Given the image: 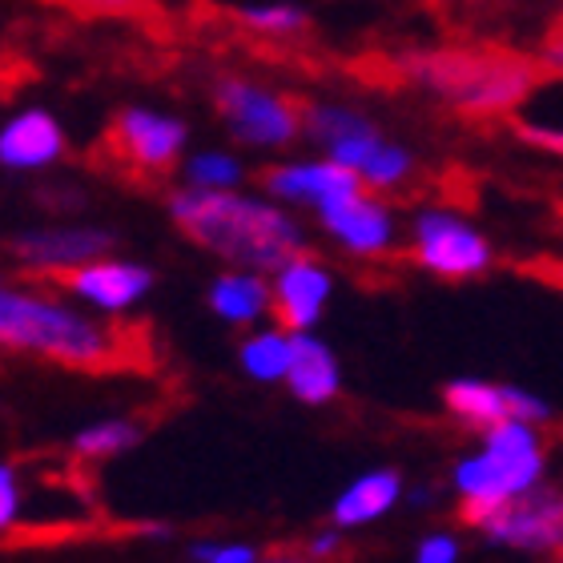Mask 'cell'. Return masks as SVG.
Instances as JSON below:
<instances>
[{
  "label": "cell",
  "instance_id": "6da1fadb",
  "mask_svg": "<svg viewBox=\"0 0 563 563\" xmlns=\"http://www.w3.org/2000/svg\"><path fill=\"white\" fill-rule=\"evenodd\" d=\"M0 351H21L93 378H150L165 354L145 318H81L36 294L0 290Z\"/></svg>",
  "mask_w": 563,
  "mask_h": 563
},
{
  "label": "cell",
  "instance_id": "7a4b0ae2",
  "mask_svg": "<svg viewBox=\"0 0 563 563\" xmlns=\"http://www.w3.org/2000/svg\"><path fill=\"white\" fill-rule=\"evenodd\" d=\"M399 73L402 85L431 89L459 121H511L516 106H523L540 85L552 81L540 57L495 41L402 53Z\"/></svg>",
  "mask_w": 563,
  "mask_h": 563
},
{
  "label": "cell",
  "instance_id": "3957f363",
  "mask_svg": "<svg viewBox=\"0 0 563 563\" xmlns=\"http://www.w3.org/2000/svg\"><path fill=\"white\" fill-rule=\"evenodd\" d=\"M174 222L189 242L230 262H242L250 271H290L298 262H310V250L298 242L278 210L254 206L222 189L177 194Z\"/></svg>",
  "mask_w": 563,
  "mask_h": 563
},
{
  "label": "cell",
  "instance_id": "277c9868",
  "mask_svg": "<svg viewBox=\"0 0 563 563\" xmlns=\"http://www.w3.org/2000/svg\"><path fill=\"white\" fill-rule=\"evenodd\" d=\"M186 130L177 121L153 118L141 109L113 113L101 137L89 145V169L125 189H162L181 153Z\"/></svg>",
  "mask_w": 563,
  "mask_h": 563
},
{
  "label": "cell",
  "instance_id": "5b68a950",
  "mask_svg": "<svg viewBox=\"0 0 563 563\" xmlns=\"http://www.w3.org/2000/svg\"><path fill=\"white\" fill-rule=\"evenodd\" d=\"M213 106L230 121V130L254 145H282L298 130H306L310 101L302 93H262L254 85L222 77L213 85Z\"/></svg>",
  "mask_w": 563,
  "mask_h": 563
},
{
  "label": "cell",
  "instance_id": "8992f818",
  "mask_svg": "<svg viewBox=\"0 0 563 563\" xmlns=\"http://www.w3.org/2000/svg\"><path fill=\"white\" fill-rule=\"evenodd\" d=\"M487 439H492L487 455L471 459V463L459 467V487L467 495H495V499L519 495L536 475H540L536 439H531L528 427H519L516 419L492 427Z\"/></svg>",
  "mask_w": 563,
  "mask_h": 563
},
{
  "label": "cell",
  "instance_id": "52a82bcc",
  "mask_svg": "<svg viewBox=\"0 0 563 563\" xmlns=\"http://www.w3.org/2000/svg\"><path fill=\"white\" fill-rule=\"evenodd\" d=\"M16 282H29L36 290H73L93 298L106 310H121L133 298L150 290V271L141 266H121V262H45V266H29V271L12 274Z\"/></svg>",
  "mask_w": 563,
  "mask_h": 563
},
{
  "label": "cell",
  "instance_id": "ba28073f",
  "mask_svg": "<svg viewBox=\"0 0 563 563\" xmlns=\"http://www.w3.org/2000/svg\"><path fill=\"white\" fill-rule=\"evenodd\" d=\"M483 531L495 536L499 543L563 555V495L560 492L507 495Z\"/></svg>",
  "mask_w": 563,
  "mask_h": 563
},
{
  "label": "cell",
  "instance_id": "9c48e42d",
  "mask_svg": "<svg viewBox=\"0 0 563 563\" xmlns=\"http://www.w3.org/2000/svg\"><path fill=\"white\" fill-rule=\"evenodd\" d=\"M411 258L427 271L443 274V278H467V274H479L487 266V242L451 218L431 213L419 222V246Z\"/></svg>",
  "mask_w": 563,
  "mask_h": 563
},
{
  "label": "cell",
  "instance_id": "30bf717a",
  "mask_svg": "<svg viewBox=\"0 0 563 563\" xmlns=\"http://www.w3.org/2000/svg\"><path fill=\"white\" fill-rule=\"evenodd\" d=\"M258 181L274 194H286V198H302L322 206L327 198H339V194H354V189H366L363 174L351 169L342 162L327 165H266L258 169Z\"/></svg>",
  "mask_w": 563,
  "mask_h": 563
},
{
  "label": "cell",
  "instance_id": "8fae6325",
  "mask_svg": "<svg viewBox=\"0 0 563 563\" xmlns=\"http://www.w3.org/2000/svg\"><path fill=\"white\" fill-rule=\"evenodd\" d=\"M318 210H322V222H327L346 246L358 250V254H375V250H383V242H387V213L375 206V194H371V189H354V194L327 198Z\"/></svg>",
  "mask_w": 563,
  "mask_h": 563
},
{
  "label": "cell",
  "instance_id": "7c38bea8",
  "mask_svg": "<svg viewBox=\"0 0 563 563\" xmlns=\"http://www.w3.org/2000/svg\"><path fill=\"white\" fill-rule=\"evenodd\" d=\"M446 407L459 415V419L475 422V427H499V422L511 419H540L543 407L519 390H499V387H483V383H455V387L443 390Z\"/></svg>",
  "mask_w": 563,
  "mask_h": 563
},
{
  "label": "cell",
  "instance_id": "4fadbf2b",
  "mask_svg": "<svg viewBox=\"0 0 563 563\" xmlns=\"http://www.w3.org/2000/svg\"><path fill=\"white\" fill-rule=\"evenodd\" d=\"M330 282L314 262H298L290 271H282L278 286L271 294V314L286 334H298L318 318V306L327 298Z\"/></svg>",
  "mask_w": 563,
  "mask_h": 563
},
{
  "label": "cell",
  "instance_id": "5bb4252c",
  "mask_svg": "<svg viewBox=\"0 0 563 563\" xmlns=\"http://www.w3.org/2000/svg\"><path fill=\"white\" fill-rule=\"evenodd\" d=\"M60 153V130L48 113H29L0 133V162L4 165H45Z\"/></svg>",
  "mask_w": 563,
  "mask_h": 563
},
{
  "label": "cell",
  "instance_id": "9a60e30c",
  "mask_svg": "<svg viewBox=\"0 0 563 563\" xmlns=\"http://www.w3.org/2000/svg\"><path fill=\"white\" fill-rule=\"evenodd\" d=\"M286 378H290L294 395L306 402H327L330 395L339 390L334 358L310 339H290V366H286Z\"/></svg>",
  "mask_w": 563,
  "mask_h": 563
},
{
  "label": "cell",
  "instance_id": "2e32d148",
  "mask_svg": "<svg viewBox=\"0 0 563 563\" xmlns=\"http://www.w3.org/2000/svg\"><path fill=\"white\" fill-rule=\"evenodd\" d=\"M45 4L69 12L77 21H125L153 33H165V24H174L157 0H45Z\"/></svg>",
  "mask_w": 563,
  "mask_h": 563
},
{
  "label": "cell",
  "instance_id": "e0dca14e",
  "mask_svg": "<svg viewBox=\"0 0 563 563\" xmlns=\"http://www.w3.org/2000/svg\"><path fill=\"white\" fill-rule=\"evenodd\" d=\"M395 495H399V479L383 471V475H366L363 483H354L351 492L339 499V511L334 519L339 523H366V519L383 516L390 504H395Z\"/></svg>",
  "mask_w": 563,
  "mask_h": 563
},
{
  "label": "cell",
  "instance_id": "ac0fdd59",
  "mask_svg": "<svg viewBox=\"0 0 563 563\" xmlns=\"http://www.w3.org/2000/svg\"><path fill=\"white\" fill-rule=\"evenodd\" d=\"M106 234H33L9 242L12 254L24 258H48V262H73V258H93L97 250H106Z\"/></svg>",
  "mask_w": 563,
  "mask_h": 563
},
{
  "label": "cell",
  "instance_id": "d6986e66",
  "mask_svg": "<svg viewBox=\"0 0 563 563\" xmlns=\"http://www.w3.org/2000/svg\"><path fill=\"white\" fill-rule=\"evenodd\" d=\"M210 302L218 314L234 318V322H246V318L258 314L262 306H271V294H266V286L254 278H222L218 286H213Z\"/></svg>",
  "mask_w": 563,
  "mask_h": 563
},
{
  "label": "cell",
  "instance_id": "ffe728a7",
  "mask_svg": "<svg viewBox=\"0 0 563 563\" xmlns=\"http://www.w3.org/2000/svg\"><path fill=\"white\" fill-rule=\"evenodd\" d=\"M246 371L258 378H278L286 375V366H290V339H282V334H262V339H250L246 351Z\"/></svg>",
  "mask_w": 563,
  "mask_h": 563
},
{
  "label": "cell",
  "instance_id": "44dd1931",
  "mask_svg": "<svg viewBox=\"0 0 563 563\" xmlns=\"http://www.w3.org/2000/svg\"><path fill=\"white\" fill-rule=\"evenodd\" d=\"M130 443H137V427H130V422H106V427H93V431H85L77 439V459L81 463H97V459L125 451Z\"/></svg>",
  "mask_w": 563,
  "mask_h": 563
},
{
  "label": "cell",
  "instance_id": "7402d4cb",
  "mask_svg": "<svg viewBox=\"0 0 563 563\" xmlns=\"http://www.w3.org/2000/svg\"><path fill=\"white\" fill-rule=\"evenodd\" d=\"M36 69L24 53H0V97H12L24 81H33Z\"/></svg>",
  "mask_w": 563,
  "mask_h": 563
},
{
  "label": "cell",
  "instance_id": "603a6c76",
  "mask_svg": "<svg viewBox=\"0 0 563 563\" xmlns=\"http://www.w3.org/2000/svg\"><path fill=\"white\" fill-rule=\"evenodd\" d=\"M540 65L548 69V77H563V12L548 24V33L540 41Z\"/></svg>",
  "mask_w": 563,
  "mask_h": 563
},
{
  "label": "cell",
  "instance_id": "cb8c5ba5",
  "mask_svg": "<svg viewBox=\"0 0 563 563\" xmlns=\"http://www.w3.org/2000/svg\"><path fill=\"white\" fill-rule=\"evenodd\" d=\"M189 174H194L198 186H225V181H234L238 177V165L225 162V157H198Z\"/></svg>",
  "mask_w": 563,
  "mask_h": 563
},
{
  "label": "cell",
  "instance_id": "d4e9b609",
  "mask_svg": "<svg viewBox=\"0 0 563 563\" xmlns=\"http://www.w3.org/2000/svg\"><path fill=\"white\" fill-rule=\"evenodd\" d=\"M519 274H528V278L543 282V286H555L563 290V262L560 258H531V262H516Z\"/></svg>",
  "mask_w": 563,
  "mask_h": 563
},
{
  "label": "cell",
  "instance_id": "484cf974",
  "mask_svg": "<svg viewBox=\"0 0 563 563\" xmlns=\"http://www.w3.org/2000/svg\"><path fill=\"white\" fill-rule=\"evenodd\" d=\"M511 130H516L519 141H528V145H540L548 153H563V133H552V130H536V125H523V121L511 118Z\"/></svg>",
  "mask_w": 563,
  "mask_h": 563
},
{
  "label": "cell",
  "instance_id": "4316f807",
  "mask_svg": "<svg viewBox=\"0 0 563 563\" xmlns=\"http://www.w3.org/2000/svg\"><path fill=\"white\" fill-rule=\"evenodd\" d=\"M198 560H206V563H254V552H250V548H222V552H213V548H198Z\"/></svg>",
  "mask_w": 563,
  "mask_h": 563
},
{
  "label": "cell",
  "instance_id": "83f0119b",
  "mask_svg": "<svg viewBox=\"0 0 563 563\" xmlns=\"http://www.w3.org/2000/svg\"><path fill=\"white\" fill-rule=\"evenodd\" d=\"M419 563H455V543L451 540H427L419 552Z\"/></svg>",
  "mask_w": 563,
  "mask_h": 563
},
{
  "label": "cell",
  "instance_id": "f1b7e54d",
  "mask_svg": "<svg viewBox=\"0 0 563 563\" xmlns=\"http://www.w3.org/2000/svg\"><path fill=\"white\" fill-rule=\"evenodd\" d=\"M12 507H16V492H12V475L0 467V528L12 519Z\"/></svg>",
  "mask_w": 563,
  "mask_h": 563
},
{
  "label": "cell",
  "instance_id": "f546056e",
  "mask_svg": "<svg viewBox=\"0 0 563 563\" xmlns=\"http://www.w3.org/2000/svg\"><path fill=\"white\" fill-rule=\"evenodd\" d=\"M274 563H302V560H274Z\"/></svg>",
  "mask_w": 563,
  "mask_h": 563
}]
</instances>
